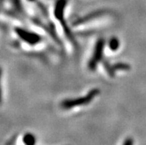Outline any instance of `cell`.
Here are the masks:
<instances>
[{
    "label": "cell",
    "instance_id": "6da1fadb",
    "mask_svg": "<svg viewBox=\"0 0 146 145\" xmlns=\"http://www.w3.org/2000/svg\"><path fill=\"white\" fill-rule=\"evenodd\" d=\"M100 94V89L94 88L88 91V93L85 96L77 97L76 99H68L63 100L60 103V106L64 110H70L78 107L86 106L90 105Z\"/></svg>",
    "mask_w": 146,
    "mask_h": 145
},
{
    "label": "cell",
    "instance_id": "7a4b0ae2",
    "mask_svg": "<svg viewBox=\"0 0 146 145\" xmlns=\"http://www.w3.org/2000/svg\"><path fill=\"white\" fill-rule=\"evenodd\" d=\"M67 4H68L67 0H57L55 4V6H54V16H55L56 19H57V20L59 21V23L62 26L64 33L66 35V36L70 39V41L73 44H74L75 46H76V41L74 39V33L71 32L69 26L68 27V24H67L65 19V11Z\"/></svg>",
    "mask_w": 146,
    "mask_h": 145
},
{
    "label": "cell",
    "instance_id": "3957f363",
    "mask_svg": "<svg viewBox=\"0 0 146 145\" xmlns=\"http://www.w3.org/2000/svg\"><path fill=\"white\" fill-rule=\"evenodd\" d=\"M105 47H106V41L102 38L97 40L95 44L92 56L88 63V68L91 71H95L98 64L101 63L103 59Z\"/></svg>",
    "mask_w": 146,
    "mask_h": 145
},
{
    "label": "cell",
    "instance_id": "277c9868",
    "mask_svg": "<svg viewBox=\"0 0 146 145\" xmlns=\"http://www.w3.org/2000/svg\"><path fill=\"white\" fill-rule=\"evenodd\" d=\"M14 31L17 36L27 44L34 46L39 44L42 40V38L39 34L35 32L22 28H16Z\"/></svg>",
    "mask_w": 146,
    "mask_h": 145
},
{
    "label": "cell",
    "instance_id": "5b68a950",
    "mask_svg": "<svg viewBox=\"0 0 146 145\" xmlns=\"http://www.w3.org/2000/svg\"><path fill=\"white\" fill-rule=\"evenodd\" d=\"M107 13L106 11H102V10H99V11H93L91 13H88L85 17H82L81 18L78 19L77 20H76L75 22H74L73 24L74 25H80V24H83L85 23H88L89 22H91L92 20L95 19L101 18L103 16Z\"/></svg>",
    "mask_w": 146,
    "mask_h": 145
},
{
    "label": "cell",
    "instance_id": "8992f818",
    "mask_svg": "<svg viewBox=\"0 0 146 145\" xmlns=\"http://www.w3.org/2000/svg\"><path fill=\"white\" fill-rule=\"evenodd\" d=\"M108 47L111 51H117L120 47V42L117 37H112L108 42Z\"/></svg>",
    "mask_w": 146,
    "mask_h": 145
},
{
    "label": "cell",
    "instance_id": "52a82bcc",
    "mask_svg": "<svg viewBox=\"0 0 146 145\" xmlns=\"http://www.w3.org/2000/svg\"><path fill=\"white\" fill-rule=\"evenodd\" d=\"M112 68H113V71H127V70H129L131 67L128 64H126V63L123 62H119L117 64H113L112 65Z\"/></svg>",
    "mask_w": 146,
    "mask_h": 145
},
{
    "label": "cell",
    "instance_id": "ba28073f",
    "mask_svg": "<svg viewBox=\"0 0 146 145\" xmlns=\"http://www.w3.org/2000/svg\"><path fill=\"white\" fill-rule=\"evenodd\" d=\"M22 142H23V143L27 145H32L35 144L36 142V137L34 136V135L31 134L30 132H28V133L25 134L24 136H23Z\"/></svg>",
    "mask_w": 146,
    "mask_h": 145
},
{
    "label": "cell",
    "instance_id": "9c48e42d",
    "mask_svg": "<svg viewBox=\"0 0 146 145\" xmlns=\"http://www.w3.org/2000/svg\"><path fill=\"white\" fill-rule=\"evenodd\" d=\"M2 68H0V104L2 103V87H1V79H2Z\"/></svg>",
    "mask_w": 146,
    "mask_h": 145
},
{
    "label": "cell",
    "instance_id": "30bf717a",
    "mask_svg": "<svg viewBox=\"0 0 146 145\" xmlns=\"http://www.w3.org/2000/svg\"><path fill=\"white\" fill-rule=\"evenodd\" d=\"M133 144V141L132 138H126L125 140V142H123V144L125 145H131V144Z\"/></svg>",
    "mask_w": 146,
    "mask_h": 145
},
{
    "label": "cell",
    "instance_id": "8fae6325",
    "mask_svg": "<svg viewBox=\"0 0 146 145\" xmlns=\"http://www.w3.org/2000/svg\"><path fill=\"white\" fill-rule=\"evenodd\" d=\"M28 2H34V1H36V0H28Z\"/></svg>",
    "mask_w": 146,
    "mask_h": 145
}]
</instances>
